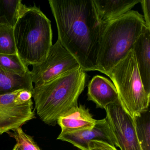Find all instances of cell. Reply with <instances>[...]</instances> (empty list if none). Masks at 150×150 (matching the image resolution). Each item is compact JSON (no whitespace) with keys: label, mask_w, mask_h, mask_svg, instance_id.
Wrapping results in <instances>:
<instances>
[{"label":"cell","mask_w":150,"mask_h":150,"mask_svg":"<svg viewBox=\"0 0 150 150\" xmlns=\"http://www.w3.org/2000/svg\"><path fill=\"white\" fill-rule=\"evenodd\" d=\"M105 117L121 150H142L137 137L134 119L123 109L118 101L108 105Z\"/></svg>","instance_id":"cell-8"},{"label":"cell","mask_w":150,"mask_h":150,"mask_svg":"<svg viewBox=\"0 0 150 150\" xmlns=\"http://www.w3.org/2000/svg\"><path fill=\"white\" fill-rule=\"evenodd\" d=\"M106 75L116 88L121 106L132 117L149 110L150 94L143 86L132 50Z\"/></svg>","instance_id":"cell-5"},{"label":"cell","mask_w":150,"mask_h":150,"mask_svg":"<svg viewBox=\"0 0 150 150\" xmlns=\"http://www.w3.org/2000/svg\"><path fill=\"white\" fill-rule=\"evenodd\" d=\"M86 79V74L80 67L40 86L34 87L32 97L41 120L54 126L59 117L78 106Z\"/></svg>","instance_id":"cell-2"},{"label":"cell","mask_w":150,"mask_h":150,"mask_svg":"<svg viewBox=\"0 0 150 150\" xmlns=\"http://www.w3.org/2000/svg\"><path fill=\"white\" fill-rule=\"evenodd\" d=\"M62 46L84 71H98V55L103 25L93 0H49Z\"/></svg>","instance_id":"cell-1"},{"label":"cell","mask_w":150,"mask_h":150,"mask_svg":"<svg viewBox=\"0 0 150 150\" xmlns=\"http://www.w3.org/2000/svg\"><path fill=\"white\" fill-rule=\"evenodd\" d=\"M88 150H118L115 146L100 140H93L88 144Z\"/></svg>","instance_id":"cell-20"},{"label":"cell","mask_w":150,"mask_h":150,"mask_svg":"<svg viewBox=\"0 0 150 150\" xmlns=\"http://www.w3.org/2000/svg\"><path fill=\"white\" fill-rule=\"evenodd\" d=\"M103 24L98 71L106 74L132 50L134 43L146 27L143 16L134 10Z\"/></svg>","instance_id":"cell-3"},{"label":"cell","mask_w":150,"mask_h":150,"mask_svg":"<svg viewBox=\"0 0 150 150\" xmlns=\"http://www.w3.org/2000/svg\"><path fill=\"white\" fill-rule=\"evenodd\" d=\"M0 54H17L14 28L0 23Z\"/></svg>","instance_id":"cell-18"},{"label":"cell","mask_w":150,"mask_h":150,"mask_svg":"<svg viewBox=\"0 0 150 150\" xmlns=\"http://www.w3.org/2000/svg\"><path fill=\"white\" fill-rule=\"evenodd\" d=\"M22 150V149H21V147H20L19 144L16 143V144L14 146L13 148V150Z\"/></svg>","instance_id":"cell-22"},{"label":"cell","mask_w":150,"mask_h":150,"mask_svg":"<svg viewBox=\"0 0 150 150\" xmlns=\"http://www.w3.org/2000/svg\"><path fill=\"white\" fill-rule=\"evenodd\" d=\"M140 3L144 13L143 17L146 26L150 28V1L141 0Z\"/></svg>","instance_id":"cell-21"},{"label":"cell","mask_w":150,"mask_h":150,"mask_svg":"<svg viewBox=\"0 0 150 150\" xmlns=\"http://www.w3.org/2000/svg\"><path fill=\"white\" fill-rule=\"evenodd\" d=\"M102 24L117 19L131 10L141 0H93Z\"/></svg>","instance_id":"cell-13"},{"label":"cell","mask_w":150,"mask_h":150,"mask_svg":"<svg viewBox=\"0 0 150 150\" xmlns=\"http://www.w3.org/2000/svg\"><path fill=\"white\" fill-rule=\"evenodd\" d=\"M32 67L30 74L32 83L35 84L34 87L40 86L81 67L76 59L58 40L51 47L45 60Z\"/></svg>","instance_id":"cell-6"},{"label":"cell","mask_w":150,"mask_h":150,"mask_svg":"<svg viewBox=\"0 0 150 150\" xmlns=\"http://www.w3.org/2000/svg\"><path fill=\"white\" fill-rule=\"evenodd\" d=\"M28 7L21 0H0V23L14 28Z\"/></svg>","instance_id":"cell-15"},{"label":"cell","mask_w":150,"mask_h":150,"mask_svg":"<svg viewBox=\"0 0 150 150\" xmlns=\"http://www.w3.org/2000/svg\"><path fill=\"white\" fill-rule=\"evenodd\" d=\"M57 139L66 141L81 150H88V144L93 140L106 142L116 148L119 147L117 140L106 118L96 120L91 129L70 132H60Z\"/></svg>","instance_id":"cell-9"},{"label":"cell","mask_w":150,"mask_h":150,"mask_svg":"<svg viewBox=\"0 0 150 150\" xmlns=\"http://www.w3.org/2000/svg\"><path fill=\"white\" fill-rule=\"evenodd\" d=\"M21 89L29 90L33 93L34 86L30 72L25 76H19L7 71L0 66V95Z\"/></svg>","instance_id":"cell-14"},{"label":"cell","mask_w":150,"mask_h":150,"mask_svg":"<svg viewBox=\"0 0 150 150\" xmlns=\"http://www.w3.org/2000/svg\"><path fill=\"white\" fill-rule=\"evenodd\" d=\"M88 87V100L94 103L97 108L105 110L108 105L119 101L115 87L105 77L100 75L94 76Z\"/></svg>","instance_id":"cell-10"},{"label":"cell","mask_w":150,"mask_h":150,"mask_svg":"<svg viewBox=\"0 0 150 150\" xmlns=\"http://www.w3.org/2000/svg\"><path fill=\"white\" fill-rule=\"evenodd\" d=\"M132 50L143 86L150 94V28H145L134 43Z\"/></svg>","instance_id":"cell-11"},{"label":"cell","mask_w":150,"mask_h":150,"mask_svg":"<svg viewBox=\"0 0 150 150\" xmlns=\"http://www.w3.org/2000/svg\"><path fill=\"white\" fill-rule=\"evenodd\" d=\"M13 131L8 133L9 136L16 139L22 150H41L33 138L25 133L22 128Z\"/></svg>","instance_id":"cell-19"},{"label":"cell","mask_w":150,"mask_h":150,"mask_svg":"<svg viewBox=\"0 0 150 150\" xmlns=\"http://www.w3.org/2000/svg\"><path fill=\"white\" fill-rule=\"evenodd\" d=\"M96 120L93 117L89 109L84 105H78L59 117L57 123L62 132H70L91 129Z\"/></svg>","instance_id":"cell-12"},{"label":"cell","mask_w":150,"mask_h":150,"mask_svg":"<svg viewBox=\"0 0 150 150\" xmlns=\"http://www.w3.org/2000/svg\"><path fill=\"white\" fill-rule=\"evenodd\" d=\"M14 34L17 54L27 66L45 60L52 45L51 22L35 4L18 19Z\"/></svg>","instance_id":"cell-4"},{"label":"cell","mask_w":150,"mask_h":150,"mask_svg":"<svg viewBox=\"0 0 150 150\" xmlns=\"http://www.w3.org/2000/svg\"><path fill=\"white\" fill-rule=\"evenodd\" d=\"M137 137L142 150H150L149 110L133 118Z\"/></svg>","instance_id":"cell-16"},{"label":"cell","mask_w":150,"mask_h":150,"mask_svg":"<svg viewBox=\"0 0 150 150\" xmlns=\"http://www.w3.org/2000/svg\"><path fill=\"white\" fill-rule=\"evenodd\" d=\"M0 66L11 73L24 76L30 72L18 54H0Z\"/></svg>","instance_id":"cell-17"},{"label":"cell","mask_w":150,"mask_h":150,"mask_svg":"<svg viewBox=\"0 0 150 150\" xmlns=\"http://www.w3.org/2000/svg\"><path fill=\"white\" fill-rule=\"evenodd\" d=\"M20 90L0 95V135L21 128L35 118L32 100L21 101L18 97Z\"/></svg>","instance_id":"cell-7"}]
</instances>
